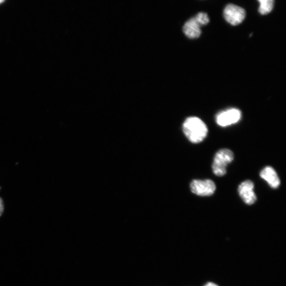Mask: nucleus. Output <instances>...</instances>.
<instances>
[{
	"instance_id": "obj_1",
	"label": "nucleus",
	"mask_w": 286,
	"mask_h": 286,
	"mask_svg": "<svg viewBox=\"0 0 286 286\" xmlns=\"http://www.w3.org/2000/svg\"><path fill=\"white\" fill-rule=\"evenodd\" d=\"M184 134L194 144H198L205 139L208 134V128L202 120L198 117L188 118L182 126Z\"/></svg>"
},
{
	"instance_id": "obj_9",
	"label": "nucleus",
	"mask_w": 286,
	"mask_h": 286,
	"mask_svg": "<svg viewBox=\"0 0 286 286\" xmlns=\"http://www.w3.org/2000/svg\"><path fill=\"white\" fill-rule=\"evenodd\" d=\"M260 4L259 12L262 15L269 14L273 8L274 1L273 0H259Z\"/></svg>"
},
{
	"instance_id": "obj_5",
	"label": "nucleus",
	"mask_w": 286,
	"mask_h": 286,
	"mask_svg": "<svg viewBox=\"0 0 286 286\" xmlns=\"http://www.w3.org/2000/svg\"><path fill=\"white\" fill-rule=\"evenodd\" d=\"M241 116L240 110L232 108L221 112L217 115L216 121L219 126L227 127L237 123L241 119Z\"/></svg>"
},
{
	"instance_id": "obj_6",
	"label": "nucleus",
	"mask_w": 286,
	"mask_h": 286,
	"mask_svg": "<svg viewBox=\"0 0 286 286\" xmlns=\"http://www.w3.org/2000/svg\"><path fill=\"white\" fill-rule=\"evenodd\" d=\"M254 183L250 180L243 182L239 187V195L247 205H251L257 200L256 195L254 192Z\"/></svg>"
},
{
	"instance_id": "obj_11",
	"label": "nucleus",
	"mask_w": 286,
	"mask_h": 286,
	"mask_svg": "<svg viewBox=\"0 0 286 286\" xmlns=\"http://www.w3.org/2000/svg\"><path fill=\"white\" fill-rule=\"evenodd\" d=\"M4 211V203L3 200L0 198V217L2 216Z\"/></svg>"
},
{
	"instance_id": "obj_12",
	"label": "nucleus",
	"mask_w": 286,
	"mask_h": 286,
	"mask_svg": "<svg viewBox=\"0 0 286 286\" xmlns=\"http://www.w3.org/2000/svg\"><path fill=\"white\" fill-rule=\"evenodd\" d=\"M204 286H219L218 284H217L216 283H214L213 282H209L208 283H207L206 284H205V285Z\"/></svg>"
},
{
	"instance_id": "obj_4",
	"label": "nucleus",
	"mask_w": 286,
	"mask_h": 286,
	"mask_svg": "<svg viewBox=\"0 0 286 286\" xmlns=\"http://www.w3.org/2000/svg\"><path fill=\"white\" fill-rule=\"evenodd\" d=\"M244 9L233 4L228 5L224 10V17L227 22L233 26L240 24L246 17Z\"/></svg>"
},
{
	"instance_id": "obj_7",
	"label": "nucleus",
	"mask_w": 286,
	"mask_h": 286,
	"mask_svg": "<svg viewBox=\"0 0 286 286\" xmlns=\"http://www.w3.org/2000/svg\"><path fill=\"white\" fill-rule=\"evenodd\" d=\"M260 177L266 181L273 189H277L280 186V180L277 173L271 167H265L260 172Z\"/></svg>"
},
{
	"instance_id": "obj_10",
	"label": "nucleus",
	"mask_w": 286,
	"mask_h": 286,
	"mask_svg": "<svg viewBox=\"0 0 286 286\" xmlns=\"http://www.w3.org/2000/svg\"><path fill=\"white\" fill-rule=\"evenodd\" d=\"M195 18L201 26L206 25L209 22V19L207 14L200 13Z\"/></svg>"
},
{
	"instance_id": "obj_13",
	"label": "nucleus",
	"mask_w": 286,
	"mask_h": 286,
	"mask_svg": "<svg viewBox=\"0 0 286 286\" xmlns=\"http://www.w3.org/2000/svg\"><path fill=\"white\" fill-rule=\"evenodd\" d=\"M4 1H2V0H0V4L3 3Z\"/></svg>"
},
{
	"instance_id": "obj_2",
	"label": "nucleus",
	"mask_w": 286,
	"mask_h": 286,
	"mask_svg": "<svg viewBox=\"0 0 286 286\" xmlns=\"http://www.w3.org/2000/svg\"><path fill=\"white\" fill-rule=\"evenodd\" d=\"M234 159L232 151L228 149H221L214 156L212 165V171L214 175L222 177L227 173V167Z\"/></svg>"
},
{
	"instance_id": "obj_14",
	"label": "nucleus",
	"mask_w": 286,
	"mask_h": 286,
	"mask_svg": "<svg viewBox=\"0 0 286 286\" xmlns=\"http://www.w3.org/2000/svg\"><path fill=\"white\" fill-rule=\"evenodd\" d=\"M0 189H1V187H0Z\"/></svg>"
},
{
	"instance_id": "obj_8",
	"label": "nucleus",
	"mask_w": 286,
	"mask_h": 286,
	"mask_svg": "<svg viewBox=\"0 0 286 286\" xmlns=\"http://www.w3.org/2000/svg\"><path fill=\"white\" fill-rule=\"evenodd\" d=\"M200 27L201 25L197 21L196 18L193 17L184 25L183 31L189 38H197L201 35Z\"/></svg>"
},
{
	"instance_id": "obj_3",
	"label": "nucleus",
	"mask_w": 286,
	"mask_h": 286,
	"mask_svg": "<svg viewBox=\"0 0 286 286\" xmlns=\"http://www.w3.org/2000/svg\"><path fill=\"white\" fill-rule=\"evenodd\" d=\"M216 184L211 180H194L190 184L192 193L200 196H210L216 190Z\"/></svg>"
}]
</instances>
